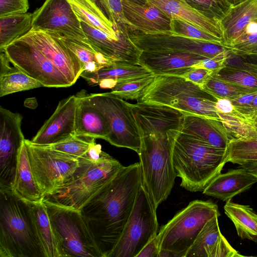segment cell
Returning <instances> with one entry per match:
<instances>
[{"label": "cell", "mask_w": 257, "mask_h": 257, "mask_svg": "<svg viewBox=\"0 0 257 257\" xmlns=\"http://www.w3.org/2000/svg\"><path fill=\"white\" fill-rule=\"evenodd\" d=\"M132 111L141 138L139 153L143 185L155 208L170 195L177 177L172 148L183 114L169 106L138 103Z\"/></svg>", "instance_id": "6da1fadb"}, {"label": "cell", "mask_w": 257, "mask_h": 257, "mask_svg": "<svg viewBox=\"0 0 257 257\" xmlns=\"http://www.w3.org/2000/svg\"><path fill=\"white\" fill-rule=\"evenodd\" d=\"M142 184L140 162L124 166L113 180L81 209L103 257H109L119 240Z\"/></svg>", "instance_id": "7a4b0ae2"}, {"label": "cell", "mask_w": 257, "mask_h": 257, "mask_svg": "<svg viewBox=\"0 0 257 257\" xmlns=\"http://www.w3.org/2000/svg\"><path fill=\"white\" fill-rule=\"evenodd\" d=\"M226 150L211 146L175 130L172 148L173 166L180 186L191 192L203 191L226 163Z\"/></svg>", "instance_id": "3957f363"}, {"label": "cell", "mask_w": 257, "mask_h": 257, "mask_svg": "<svg viewBox=\"0 0 257 257\" xmlns=\"http://www.w3.org/2000/svg\"><path fill=\"white\" fill-rule=\"evenodd\" d=\"M0 257H44L31 203L4 189H0Z\"/></svg>", "instance_id": "277c9868"}, {"label": "cell", "mask_w": 257, "mask_h": 257, "mask_svg": "<svg viewBox=\"0 0 257 257\" xmlns=\"http://www.w3.org/2000/svg\"><path fill=\"white\" fill-rule=\"evenodd\" d=\"M217 101L200 86L182 76L155 75L153 82L137 101L172 107L183 115H197L220 120L216 109Z\"/></svg>", "instance_id": "5b68a950"}, {"label": "cell", "mask_w": 257, "mask_h": 257, "mask_svg": "<svg viewBox=\"0 0 257 257\" xmlns=\"http://www.w3.org/2000/svg\"><path fill=\"white\" fill-rule=\"evenodd\" d=\"M216 215L220 216L218 206L212 201L189 202L159 231L158 257H185L206 222Z\"/></svg>", "instance_id": "8992f818"}, {"label": "cell", "mask_w": 257, "mask_h": 257, "mask_svg": "<svg viewBox=\"0 0 257 257\" xmlns=\"http://www.w3.org/2000/svg\"><path fill=\"white\" fill-rule=\"evenodd\" d=\"M25 143L33 175L44 198L74 181L95 160L78 158L27 139Z\"/></svg>", "instance_id": "52a82bcc"}, {"label": "cell", "mask_w": 257, "mask_h": 257, "mask_svg": "<svg viewBox=\"0 0 257 257\" xmlns=\"http://www.w3.org/2000/svg\"><path fill=\"white\" fill-rule=\"evenodd\" d=\"M123 167L118 161L103 152L77 179L45 197L44 200L80 211L113 180Z\"/></svg>", "instance_id": "ba28073f"}, {"label": "cell", "mask_w": 257, "mask_h": 257, "mask_svg": "<svg viewBox=\"0 0 257 257\" xmlns=\"http://www.w3.org/2000/svg\"><path fill=\"white\" fill-rule=\"evenodd\" d=\"M65 257H103L95 236L80 211L43 200Z\"/></svg>", "instance_id": "9c48e42d"}, {"label": "cell", "mask_w": 257, "mask_h": 257, "mask_svg": "<svg viewBox=\"0 0 257 257\" xmlns=\"http://www.w3.org/2000/svg\"><path fill=\"white\" fill-rule=\"evenodd\" d=\"M158 233L156 209L142 184L129 218L109 257H136Z\"/></svg>", "instance_id": "30bf717a"}, {"label": "cell", "mask_w": 257, "mask_h": 257, "mask_svg": "<svg viewBox=\"0 0 257 257\" xmlns=\"http://www.w3.org/2000/svg\"><path fill=\"white\" fill-rule=\"evenodd\" d=\"M89 96L107 122L109 133L106 141L138 154L141 138L130 103L110 92L89 93Z\"/></svg>", "instance_id": "8fae6325"}, {"label": "cell", "mask_w": 257, "mask_h": 257, "mask_svg": "<svg viewBox=\"0 0 257 257\" xmlns=\"http://www.w3.org/2000/svg\"><path fill=\"white\" fill-rule=\"evenodd\" d=\"M128 35L142 51L191 53L220 61H225L231 52V49L224 45L187 37L171 31L146 34L134 31Z\"/></svg>", "instance_id": "7c38bea8"}, {"label": "cell", "mask_w": 257, "mask_h": 257, "mask_svg": "<svg viewBox=\"0 0 257 257\" xmlns=\"http://www.w3.org/2000/svg\"><path fill=\"white\" fill-rule=\"evenodd\" d=\"M0 52L6 53L13 65L40 81L44 87L72 86L64 74L26 35Z\"/></svg>", "instance_id": "4fadbf2b"}, {"label": "cell", "mask_w": 257, "mask_h": 257, "mask_svg": "<svg viewBox=\"0 0 257 257\" xmlns=\"http://www.w3.org/2000/svg\"><path fill=\"white\" fill-rule=\"evenodd\" d=\"M23 116L0 106V189H12L21 147L25 139Z\"/></svg>", "instance_id": "5bb4252c"}, {"label": "cell", "mask_w": 257, "mask_h": 257, "mask_svg": "<svg viewBox=\"0 0 257 257\" xmlns=\"http://www.w3.org/2000/svg\"><path fill=\"white\" fill-rule=\"evenodd\" d=\"M32 29L53 32L75 39L87 38L68 0H45L33 13Z\"/></svg>", "instance_id": "9a60e30c"}, {"label": "cell", "mask_w": 257, "mask_h": 257, "mask_svg": "<svg viewBox=\"0 0 257 257\" xmlns=\"http://www.w3.org/2000/svg\"><path fill=\"white\" fill-rule=\"evenodd\" d=\"M56 66L73 85L84 68L76 55L56 34L39 29H31L25 35Z\"/></svg>", "instance_id": "2e32d148"}, {"label": "cell", "mask_w": 257, "mask_h": 257, "mask_svg": "<svg viewBox=\"0 0 257 257\" xmlns=\"http://www.w3.org/2000/svg\"><path fill=\"white\" fill-rule=\"evenodd\" d=\"M77 105L75 94L60 101L53 113L31 140L32 143L47 146L75 135Z\"/></svg>", "instance_id": "e0dca14e"}, {"label": "cell", "mask_w": 257, "mask_h": 257, "mask_svg": "<svg viewBox=\"0 0 257 257\" xmlns=\"http://www.w3.org/2000/svg\"><path fill=\"white\" fill-rule=\"evenodd\" d=\"M89 41L105 56L116 63L137 64L142 51L130 40L128 33L121 32L117 37L111 36L81 22Z\"/></svg>", "instance_id": "ac0fdd59"}, {"label": "cell", "mask_w": 257, "mask_h": 257, "mask_svg": "<svg viewBox=\"0 0 257 257\" xmlns=\"http://www.w3.org/2000/svg\"><path fill=\"white\" fill-rule=\"evenodd\" d=\"M205 59L207 58L191 53L142 51L139 63L154 75L182 76L194 65Z\"/></svg>", "instance_id": "d6986e66"}, {"label": "cell", "mask_w": 257, "mask_h": 257, "mask_svg": "<svg viewBox=\"0 0 257 257\" xmlns=\"http://www.w3.org/2000/svg\"><path fill=\"white\" fill-rule=\"evenodd\" d=\"M216 215L208 220L187 251L185 257H240L221 233Z\"/></svg>", "instance_id": "ffe728a7"}, {"label": "cell", "mask_w": 257, "mask_h": 257, "mask_svg": "<svg viewBox=\"0 0 257 257\" xmlns=\"http://www.w3.org/2000/svg\"><path fill=\"white\" fill-rule=\"evenodd\" d=\"M123 14L133 31L154 34L171 31V19L149 1L145 5L121 0Z\"/></svg>", "instance_id": "44dd1931"}, {"label": "cell", "mask_w": 257, "mask_h": 257, "mask_svg": "<svg viewBox=\"0 0 257 257\" xmlns=\"http://www.w3.org/2000/svg\"><path fill=\"white\" fill-rule=\"evenodd\" d=\"M75 95L77 99L75 135L106 141L109 131L104 115L92 103L86 90H81Z\"/></svg>", "instance_id": "7402d4cb"}, {"label": "cell", "mask_w": 257, "mask_h": 257, "mask_svg": "<svg viewBox=\"0 0 257 257\" xmlns=\"http://www.w3.org/2000/svg\"><path fill=\"white\" fill-rule=\"evenodd\" d=\"M179 131L215 148L226 149L230 141L218 119L197 115H183Z\"/></svg>", "instance_id": "603a6c76"}, {"label": "cell", "mask_w": 257, "mask_h": 257, "mask_svg": "<svg viewBox=\"0 0 257 257\" xmlns=\"http://www.w3.org/2000/svg\"><path fill=\"white\" fill-rule=\"evenodd\" d=\"M171 19H180L222 40L220 22L207 17L192 8L185 0H148Z\"/></svg>", "instance_id": "cb8c5ba5"}, {"label": "cell", "mask_w": 257, "mask_h": 257, "mask_svg": "<svg viewBox=\"0 0 257 257\" xmlns=\"http://www.w3.org/2000/svg\"><path fill=\"white\" fill-rule=\"evenodd\" d=\"M257 178L241 166L215 176L203 191L206 195L227 201L249 189Z\"/></svg>", "instance_id": "d4e9b609"}, {"label": "cell", "mask_w": 257, "mask_h": 257, "mask_svg": "<svg viewBox=\"0 0 257 257\" xmlns=\"http://www.w3.org/2000/svg\"><path fill=\"white\" fill-rule=\"evenodd\" d=\"M31 207L36 232L44 257H65L45 203L43 201L31 203Z\"/></svg>", "instance_id": "484cf974"}, {"label": "cell", "mask_w": 257, "mask_h": 257, "mask_svg": "<svg viewBox=\"0 0 257 257\" xmlns=\"http://www.w3.org/2000/svg\"><path fill=\"white\" fill-rule=\"evenodd\" d=\"M12 190L18 197L31 203L41 202L44 200L33 175L25 141L19 151Z\"/></svg>", "instance_id": "4316f807"}, {"label": "cell", "mask_w": 257, "mask_h": 257, "mask_svg": "<svg viewBox=\"0 0 257 257\" xmlns=\"http://www.w3.org/2000/svg\"><path fill=\"white\" fill-rule=\"evenodd\" d=\"M257 19V0H243L233 6L220 22L223 43L229 46L251 21Z\"/></svg>", "instance_id": "83f0119b"}, {"label": "cell", "mask_w": 257, "mask_h": 257, "mask_svg": "<svg viewBox=\"0 0 257 257\" xmlns=\"http://www.w3.org/2000/svg\"><path fill=\"white\" fill-rule=\"evenodd\" d=\"M152 74L149 70L140 64L115 63L95 72H83L80 77L90 85L94 86L102 80H111L116 84L119 82L137 79Z\"/></svg>", "instance_id": "f1b7e54d"}, {"label": "cell", "mask_w": 257, "mask_h": 257, "mask_svg": "<svg viewBox=\"0 0 257 257\" xmlns=\"http://www.w3.org/2000/svg\"><path fill=\"white\" fill-rule=\"evenodd\" d=\"M55 34L76 55L83 66V72H95L116 63L102 54L88 39L80 40Z\"/></svg>", "instance_id": "f546056e"}, {"label": "cell", "mask_w": 257, "mask_h": 257, "mask_svg": "<svg viewBox=\"0 0 257 257\" xmlns=\"http://www.w3.org/2000/svg\"><path fill=\"white\" fill-rule=\"evenodd\" d=\"M224 211L239 237L257 243V214L249 205L233 202L230 199L226 201Z\"/></svg>", "instance_id": "4dcf8cb0"}, {"label": "cell", "mask_w": 257, "mask_h": 257, "mask_svg": "<svg viewBox=\"0 0 257 257\" xmlns=\"http://www.w3.org/2000/svg\"><path fill=\"white\" fill-rule=\"evenodd\" d=\"M80 22L85 23L111 36L117 37L121 31L115 30L93 0H68Z\"/></svg>", "instance_id": "1f68e13d"}, {"label": "cell", "mask_w": 257, "mask_h": 257, "mask_svg": "<svg viewBox=\"0 0 257 257\" xmlns=\"http://www.w3.org/2000/svg\"><path fill=\"white\" fill-rule=\"evenodd\" d=\"M33 18L30 13L0 17V51L27 34L32 28Z\"/></svg>", "instance_id": "d6a6232c"}, {"label": "cell", "mask_w": 257, "mask_h": 257, "mask_svg": "<svg viewBox=\"0 0 257 257\" xmlns=\"http://www.w3.org/2000/svg\"><path fill=\"white\" fill-rule=\"evenodd\" d=\"M217 114L230 140L257 139V133L252 125L251 115H244L235 109L231 113Z\"/></svg>", "instance_id": "836d02e7"}, {"label": "cell", "mask_w": 257, "mask_h": 257, "mask_svg": "<svg viewBox=\"0 0 257 257\" xmlns=\"http://www.w3.org/2000/svg\"><path fill=\"white\" fill-rule=\"evenodd\" d=\"M43 86L40 81L14 65L0 73V97Z\"/></svg>", "instance_id": "e575fe53"}, {"label": "cell", "mask_w": 257, "mask_h": 257, "mask_svg": "<svg viewBox=\"0 0 257 257\" xmlns=\"http://www.w3.org/2000/svg\"><path fill=\"white\" fill-rule=\"evenodd\" d=\"M225 160L240 166L257 161V139L230 140L226 149Z\"/></svg>", "instance_id": "d590c367"}, {"label": "cell", "mask_w": 257, "mask_h": 257, "mask_svg": "<svg viewBox=\"0 0 257 257\" xmlns=\"http://www.w3.org/2000/svg\"><path fill=\"white\" fill-rule=\"evenodd\" d=\"M216 99L229 100L257 90H251L211 75L202 87Z\"/></svg>", "instance_id": "8d00e7d4"}, {"label": "cell", "mask_w": 257, "mask_h": 257, "mask_svg": "<svg viewBox=\"0 0 257 257\" xmlns=\"http://www.w3.org/2000/svg\"><path fill=\"white\" fill-rule=\"evenodd\" d=\"M231 52L242 56H257V19L250 22L229 46Z\"/></svg>", "instance_id": "74e56055"}, {"label": "cell", "mask_w": 257, "mask_h": 257, "mask_svg": "<svg viewBox=\"0 0 257 257\" xmlns=\"http://www.w3.org/2000/svg\"><path fill=\"white\" fill-rule=\"evenodd\" d=\"M155 77L153 74L132 80L118 82L111 89V93L126 100L138 101L143 95Z\"/></svg>", "instance_id": "f35d334b"}, {"label": "cell", "mask_w": 257, "mask_h": 257, "mask_svg": "<svg viewBox=\"0 0 257 257\" xmlns=\"http://www.w3.org/2000/svg\"><path fill=\"white\" fill-rule=\"evenodd\" d=\"M107 19L113 25L114 30L125 33L133 31L132 27L123 14L121 0H93Z\"/></svg>", "instance_id": "ab89813d"}, {"label": "cell", "mask_w": 257, "mask_h": 257, "mask_svg": "<svg viewBox=\"0 0 257 257\" xmlns=\"http://www.w3.org/2000/svg\"><path fill=\"white\" fill-rule=\"evenodd\" d=\"M192 8L207 17L221 22L233 6L227 0H185Z\"/></svg>", "instance_id": "60d3db41"}, {"label": "cell", "mask_w": 257, "mask_h": 257, "mask_svg": "<svg viewBox=\"0 0 257 257\" xmlns=\"http://www.w3.org/2000/svg\"><path fill=\"white\" fill-rule=\"evenodd\" d=\"M171 31L178 35L203 41L224 45L223 41L184 21L173 19Z\"/></svg>", "instance_id": "b9f144b4"}, {"label": "cell", "mask_w": 257, "mask_h": 257, "mask_svg": "<svg viewBox=\"0 0 257 257\" xmlns=\"http://www.w3.org/2000/svg\"><path fill=\"white\" fill-rule=\"evenodd\" d=\"M212 75L248 89L257 90V79L243 70L224 66Z\"/></svg>", "instance_id": "7bdbcfd3"}, {"label": "cell", "mask_w": 257, "mask_h": 257, "mask_svg": "<svg viewBox=\"0 0 257 257\" xmlns=\"http://www.w3.org/2000/svg\"><path fill=\"white\" fill-rule=\"evenodd\" d=\"M224 66L243 70L257 79V62L245 60L243 56L231 52L226 59Z\"/></svg>", "instance_id": "ee69618b"}, {"label": "cell", "mask_w": 257, "mask_h": 257, "mask_svg": "<svg viewBox=\"0 0 257 257\" xmlns=\"http://www.w3.org/2000/svg\"><path fill=\"white\" fill-rule=\"evenodd\" d=\"M29 0H0V17L27 13Z\"/></svg>", "instance_id": "f6af8a7d"}, {"label": "cell", "mask_w": 257, "mask_h": 257, "mask_svg": "<svg viewBox=\"0 0 257 257\" xmlns=\"http://www.w3.org/2000/svg\"><path fill=\"white\" fill-rule=\"evenodd\" d=\"M256 94L257 90H255L241 95L230 100L237 111L244 115H251V103Z\"/></svg>", "instance_id": "bcb514c9"}, {"label": "cell", "mask_w": 257, "mask_h": 257, "mask_svg": "<svg viewBox=\"0 0 257 257\" xmlns=\"http://www.w3.org/2000/svg\"><path fill=\"white\" fill-rule=\"evenodd\" d=\"M212 73L205 69L193 67L182 77L202 87Z\"/></svg>", "instance_id": "7dc6e473"}, {"label": "cell", "mask_w": 257, "mask_h": 257, "mask_svg": "<svg viewBox=\"0 0 257 257\" xmlns=\"http://www.w3.org/2000/svg\"><path fill=\"white\" fill-rule=\"evenodd\" d=\"M156 236L147 243L136 257H158L160 249Z\"/></svg>", "instance_id": "c3c4849f"}, {"label": "cell", "mask_w": 257, "mask_h": 257, "mask_svg": "<svg viewBox=\"0 0 257 257\" xmlns=\"http://www.w3.org/2000/svg\"><path fill=\"white\" fill-rule=\"evenodd\" d=\"M225 61L207 58L194 65L193 67L205 69L212 71L213 73L224 66Z\"/></svg>", "instance_id": "681fc988"}, {"label": "cell", "mask_w": 257, "mask_h": 257, "mask_svg": "<svg viewBox=\"0 0 257 257\" xmlns=\"http://www.w3.org/2000/svg\"><path fill=\"white\" fill-rule=\"evenodd\" d=\"M217 112L229 113L233 112L235 108L231 101L228 99H218L216 103Z\"/></svg>", "instance_id": "f907efd6"}, {"label": "cell", "mask_w": 257, "mask_h": 257, "mask_svg": "<svg viewBox=\"0 0 257 257\" xmlns=\"http://www.w3.org/2000/svg\"><path fill=\"white\" fill-rule=\"evenodd\" d=\"M241 167L245 169L257 178V161L241 165Z\"/></svg>", "instance_id": "816d5d0a"}, {"label": "cell", "mask_w": 257, "mask_h": 257, "mask_svg": "<svg viewBox=\"0 0 257 257\" xmlns=\"http://www.w3.org/2000/svg\"><path fill=\"white\" fill-rule=\"evenodd\" d=\"M250 112L251 115L257 113V94L255 95L252 102Z\"/></svg>", "instance_id": "f5cc1de1"}, {"label": "cell", "mask_w": 257, "mask_h": 257, "mask_svg": "<svg viewBox=\"0 0 257 257\" xmlns=\"http://www.w3.org/2000/svg\"><path fill=\"white\" fill-rule=\"evenodd\" d=\"M251 120L252 125L257 133V113L251 115Z\"/></svg>", "instance_id": "db71d44e"}, {"label": "cell", "mask_w": 257, "mask_h": 257, "mask_svg": "<svg viewBox=\"0 0 257 257\" xmlns=\"http://www.w3.org/2000/svg\"><path fill=\"white\" fill-rule=\"evenodd\" d=\"M126 1H127L128 2H132V3L140 5H145L148 2V0H126Z\"/></svg>", "instance_id": "11a10c76"}, {"label": "cell", "mask_w": 257, "mask_h": 257, "mask_svg": "<svg viewBox=\"0 0 257 257\" xmlns=\"http://www.w3.org/2000/svg\"><path fill=\"white\" fill-rule=\"evenodd\" d=\"M227 1L228 2H229L232 5L234 6L243 0H227Z\"/></svg>", "instance_id": "9f6ffc18"}]
</instances>
